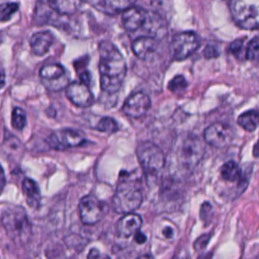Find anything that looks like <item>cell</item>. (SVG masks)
Returning <instances> with one entry per match:
<instances>
[{
	"label": "cell",
	"instance_id": "obj_1",
	"mask_svg": "<svg viewBox=\"0 0 259 259\" xmlns=\"http://www.w3.org/2000/svg\"><path fill=\"white\" fill-rule=\"evenodd\" d=\"M98 51L101 90L109 94L116 93L125 79V59L109 40L100 41Z\"/></svg>",
	"mask_w": 259,
	"mask_h": 259
},
{
	"label": "cell",
	"instance_id": "obj_2",
	"mask_svg": "<svg viewBox=\"0 0 259 259\" xmlns=\"http://www.w3.org/2000/svg\"><path fill=\"white\" fill-rule=\"evenodd\" d=\"M143 201L141 179L134 173H121L115 193L112 197V208L118 213H131L140 207Z\"/></svg>",
	"mask_w": 259,
	"mask_h": 259
},
{
	"label": "cell",
	"instance_id": "obj_3",
	"mask_svg": "<svg viewBox=\"0 0 259 259\" xmlns=\"http://www.w3.org/2000/svg\"><path fill=\"white\" fill-rule=\"evenodd\" d=\"M2 225L8 237L16 243H25L31 234V225L23 207L12 205L1 215Z\"/></svg>",
	"mask_w": 259,
	"mask_h": 259
},
{
	"label": "cell",
	"instance_id": "obj_4",
	"mask_svg": "<svg viewBox=\"0 0 259 259\" xmlns=\"http://www.w3.org/2000/svg\"><path fill=\"white\" fill-rule=\"evenodd\" d=\"M137 157L147 178H155L165 165V155L152 142H142L137 147Z\"/></svg>",
	"mask_w": 259,
	"mask_h": 259
},
{
	"label": "cell",
	"instance_id": "obj_5",
	"mask_svg": "<svg viewBox=\"0 0 259 259\" xmlns=\"http://www.w3.org/2000/svg\"><path fill=\"white\" fill-rule=\"evenodd\" d=\"M231 13L238 26L244 29L259 27V0H232Z\"/></svg>",
	"mask_w": 259,
	"mask_h": 259
},
{
	"label": "cell",
	"instance_id": "obj_6",
	"mask_svg": "<svg viewBox=\"0 0 259 259\" xmlns=\"http://www.w3.org/2000/svg\"><path fill=\"white\" fill-rule=\"evenodd\" d=\"M200 46L197 34L193 31H184L176 34L171 41L170 51L174 60L183 61L190 57Z\"/></svg>",
	"mask_w": 259,
	"mask_h": 259
},
{
	"label": "cell",
	"instance_id": "obj_7",
	"mask_svg": "<svg viewBox=\"0 0 259 259\" xmlns=\"http://www.w3.org/2000/svg\"><path fill=\"white\" fill-rule=\"evenodd\" d=\"M204 147L200 139L196 136H187L181 144L179 159L181 165L186 170H193L203 157Z\"/></svg>",
	"mask_w": 259,
	"mask_h": 259
},
{
	"label": "cell",
	"instance_id": "obj_8",
	"mask_svg": "<svg viewBox=\"0 0 259 259\" xmlns=\"http://www.w3.org/2000/svg\"><path fill=\"white\" fill-rule=\"evenodd\" d=\"M39 76L46 88L51 91H60L67 88L69 78L61 64H47L39 70Z\"/></svg>",
	"mask_w": 259,
	"mask_h": 259
},
{
	"label": "cell",
	"instance_id": "obj_9",
	"mask_svg": "<svg viewBox=\"0 0 259 259\" xmlns=\"http://www.w3.org/2000/svg\"><path fill=\"white\" fill-rule=\"evenodd\" d=\"M48 143L56 150H64L67 148L81 146L85 143V136L78 130L63 128L54 132L50 136Z\"/></svg>",
	"mask_w": 259,
	"mask_h": 259
},
{
	"label": "cell",
	"instance_id": "obj_10",
	"mask_svg": "<svg viewBox=\"0 0 259 259\" xmlns=\"http://www.w3.org/2000/svg\"><path fill=\"white\" fill-rule=\"evenodd\" d=\"M233 137V130L229 125L221 122L208 125L203 132L204 141L214 148H224L228 146L232 142Z\"/></svg>",
	"mask_w": 259,
	"mask_h": 259
},
{
	"label": "cell",
	"instance_id": "obj_11",
	"mask_svg": "<svg viewBox=\"0 0 259 259\" xmlns=\"http://www.w3.org/2000/svg\"><path fill=\"white\" fill-rule=\"evenodd\" d=\"M79 214L83 224L94 225L102 218V204L95 196L91 194L86 195L79 202Z\"/></svg>",
	"mask_w": 259,
	"mask_h": 259
},
{
	"label": "cell",
	"instance_id": "obj_12",
	"mask_svg": "<svg viewBox=\"0 0 259 259\" xmlns=\"http://www.w3.org/2000/svg\"><path fill=\"white\" fill-rule=\"evenodd\" d=\"M150 106L151 99L146 93L135 92L125 99L122 106V110L127 116L139 118L146 114Z\"/></svg>",
	"mask_w": 259,
	"mask_h": 259
},
{
	"label": "cell",
	"instance_id": "obj_13",
	"mask_svg": "<svg viewBox=\"0 0 259 259\" xmlns=\"http://www.w3.org/2000/svg\"><path fill=\"white\" fill-rule=\"evenodd\" d=\"M69 100L79 107H89L93 103V95L88 85L82 82H72L66 88Z\"/></svg>",
	"mask_w": 259,
	"mask_h": 259
},
{
	"label": "cell",
	"instance_id": "obj_14",
	"mask_svg": "<svg viewBox=\"0 0 259 259\" xmlns=\"http://www.w3.org/2000/svg\"><path fill=\"white\" fill-rule=\"evenodd\" d=\"M149 14L150 11H147L141 7L133 6L122 13V25L128 31H138L140 29H144L147 24Z\"/></svg>",
	"mask_w": 259,
	"mask_h": 259
},
{
	"label": "cell",
	"instance_id": "obj_15",
	"mask_svg": "<svg viewBox=\"0 0 259 259\" xmlns=\"http://www.w3.org/2000/svg\"><path fill=\"white\" fill-rule=\"evenodd\" d=\"M95 9L109 15L124 12L134 6L137 0H86Z\"/></svg>",
	"mask_w": 259,
	"mask_h": 259
},
{
	"label": "cell",
	"instance_id": "obj_16",
	"mask_svg": "<svg viewBox=\"0 0 259 259\" xmlns=\"http://www.w3.org/2000/svg\"><path fill=\"white\" fill-rule=\"evenodd\" d=\"M158 48V40L156 37L146 35L136 38L132 44L134 54L141 60L150 59Z\"/></svg>",
	"mask_w": 259,
	"mask_h": 259
},
{
	"label": "cell",
	"instance_id": "obj_17",
	"mask_svg": "<svg viewBox=\"0 0 259 259\" xmlns=\"http://www.w3.org/2000/svg\"><path fill=\"white\" fill-rule=\"evenodd\" d=\"M142 218L134 212L124 214L116 225V232L119 237L128 238L136 235L142 226Z\"/></svg>",
	"mask_w": 259,
	"mask_h": 259
},
{
	"label": "cell",
	"instance_id": "obj_18",
	"mask_svg": "<svg viewBox=\"0 0 259 259\" xmlns=\"http://www.w3.org/2000/svg\"><path fill=\"white\" fill-rule=\"evenodd\" d=\"M53 39L54 35L49 30L38 31L32 34L29 39L31 52L36 56L46 55L53 44Z\"/></svg>",
	"mask_w": 259,
	"mask_h": 259
},
{
	"label": "cell",
	"instance_id": "obj_19",
	"mask_svg": "<svg viewBox=\"0 0 259 259\" xmlns=\"http://www.w3.org/2000/svg\"><path fill=\"white\" fill-rule=\"evenodd\" d=\"M22 192L27 204L32 208H37L40 203V191L37 184L30 178L22 181Z\"/></svg>",
	"mask_w": 259,
	"mask_h": 259
},
{
	"label": "cell",
	"instance_id": "obj_20",
	"mask_svg": "<svg viewBox=\"0 0 259 259\" xmlns=\"http://www.w3.org/2000/svg\"><path fill=\"white\" fill-rule=\"evenodd\" d=\"M82 0H48L52 10L61 15H70L75 13L81 6Z\"/></svg>",
	"mask_w": 259,
	"mask_h": 259
},
{
	"label": "cell",
	"instance_id": "obj_21",
	"mask_svg": "<svg viewBox=\"0 0 259 259\" xmlns=\"http://www.w3.org/2000/svg\"><path fill=\"white\" fill-rule=\"evenodd\" d=\"M222 177L230 182L238 181L239 185L243 184V173L240 166L234 161H228L221 167Z\"/></svg>",
	"mask_w": 259,
	"mask_h": 259
},
{
	"label": "cell",
	"instance_id": "obj_22",
	"mask_svg": "<svg viewBox=\"0 0 259 259\" xmlns=\"http://www.w3.org/2000/svg\"><path fill=\"white\" fill-rule=\"evenodd\" d=\"M237 121L239 125L246 132H254L259 125V110H247L239 115Z\"/></svg>",
	"mask_w": 259,
	"mask_h": 259
},
{
	"label": "cell",
	"instance_id": "obj_23",
	"mask_svg": "<svg viewBox=\"0 0 259 259\" xmlns=\"http://www.w3.org/2000/svg\"><path fill=\"white\" fill-rule=\"evenodd\" d=\"M3 152L6 156L12 157V159L21 158L22 145L18 139L11 137L9 140H6L3 145Z\"/></svg>",
	"mask_w": 259,
	"mask_h": 259
},
{
	"label": "cell",
	"instance_id": "obj_24",
	"mask_svg": "<svg viewBox=\"0 0 259 259\" xmlns=\"http://www.w3.org/2000/svg\"><path fill=\"white\" fill-rule=\"evenodd\" d=\"M94 128L99 132L113 134L118 130V124L112 117L104 116L99 119V121L97 122V124L95 125Z\"/></svg>",
	"mask_w": 259,
	"mask_h": 259
},
{
	"label": "cell",
	"instance_id": "obj_25",
	"mask_svg": "<svg viewBox=\"0 0 259 259\" xmlns=\"http://www.w3.org/2000/svg\"><path fill=\"white\" fill-rule=\"evenodd\" d=\"M11 123L15 130L21 131L26 125V113L20 107H14L11 114Z\"/></svg>",
	"mask_w": 259,
	"mask_h": 259
},
{
	"label": "cell",
	"instance_id": "obj_26",
	"mask_svg": "<svg viewBox=\"0 0 259 259\" xmlns=\"http://www.w3.org/2000/svg\"><path fill=\"white\" fill-rule=\"evenodd\" d=\"M18 3L6 2L0 4V21H8L11 16L18 10Z\"/></svg>",
	"mask_w": 259,
	"mask_h": 259
},
{
	"label": "cell",
	"instance_id": "obj_27",
	"mask_svg": "<svg viewBox=\"0 0 259 259\" xmlns=\"http://www.w3.org/2000/svg\"><path fill=\"white\" fill-rule=\"evenodd\" d=\"M187 88V81L182 75H176L168 83V89L173 93L183 92Z\"/></svg>",
	"mask_w": 259,
	"mask_h": 259
},
{
	"label": "cell",
	"instance_id": "obj_28",
	"mask_svg": "<svg viewBox=\"0 0 259 259\" xmlns=\"http://www.w3.org/2000/svg\"><path fill=\"white\" fill-rule=\"evenodd\" d=\"M245 58L250 61H259V38H253L246 48Z\"/></svg>",
	"mask_w": 259,
	"mask_h": 259
},
{
	"label": "cell",
	"instance_id": "obj_29",
	"mask_svg": "<svg viewBox=\"0 0 259 259\" xmlns=\"http://www.w3.org/2000/svg\"><path fill=\"white\" fill-rule=\"evenodd\" d=\"M244 42H245V40L243 38H238V39L234 40L230 46V50H231L232 54L238 59H242V57H243V52L245 49Z\"/></svg>",
	"mask_w": 259,
	"mask_h": 259
},
{
	"label": "cell",
	"instance_id": "obj_30",
	"mask_svg": "<svg viewBox=\"0 0 259 259\" xmlns=\"http://www.w3.org/2000/svg\"><path fill=\"white\" fill-rule=\"evenodd\" d=\"M211 214H212V207L207 201H205L200 206V212H199L200 219L204 224H207L211 219Z\"/></svg>",
	"mask_w": 259,
	"mask_h": 259
},
{
	"label": "cell",
	"instance_id": "obj_31",
	"mask_svg": "<svg viewBox=\"0 0 259 259\" xmlns=\"http://www.w3.org/2000/svg\"><path fill=\"white\" fill-rule=\"evenodd\" d=\"M209 239H210V235H209V234H204V235L200 236L199 238L196 239V241H195L194 244H193L194 249H195L196 251L203 250V249L206 247V245H207Z\"/></svg>",
	"mask_w": 259,
	"mask_h": 259
},
{
	"label": "cell",
	"instance_id": "obj_32",
	"mask_svg": "<svg viewBox=\"0 0 259 259\" xmlns=\"http://www.w3.org/2000/svg\"><path fill=\"white\" fill-rule=\"evenodd\" d=\"M203 55L206 59H213V58H217L220 55V53L215 49V47L208 45L205 47V49L203 51Z\"/></svg>",
	"mask_w": 259,
	"mask_h": 259
},
{
	"label": "cell",
	"instance_id": "obj_33",
	"mask_svg": "<svg viewBox=\"0 0 259 259\" xmlns=\"http://www.w3.org/2000/svg\"><path fill=\"white\" fill-rule=\"evenodd\" d=\"M162 235L166 239H173L175 237V231L174 228L171 226H166L162 230Z\"/></svg>",
	"mask_w": 259,
	"mask_h": 259
},
{
	"label": "cell",
	"instance_id": "obj_34",
	"mask_svg": "<svg viewBox=\"0 0 259 259\" xmlns=\"http://www.w3.org/2000/svg\"><path fill=\"white\" fill-rule=\"evenodd\" d=\"M79 78H80V82L89 85L91 82V75L87 70H83V72L79 73Z\"/></svg>",
	"mask_w": 259,
	"mask_h": 259
},
{
	"label": "cell",
	"instance_id": "obj_35",
	"mask_svg": "<svg viewBox=\"0 0 259 259\" xmlns=\"http://www.w3.org/2000/svg\"><path fill=\"white\" fill-rule=\"evenodd\" d=\"M172 259H188V253L185 249L177 250Z\"/></svg>",
	"mask_w": 259,
	"mask_h": 259
},
{
	"label": "cell",
	"instance_id": "obj_36",
	"mask_svg": "<svg viewBox=\"0 0 259 259\" xmlns=\"http://www.w3.org/2000/svg\"><path fill=\"white\" fill-rule=\"evenodd\" d=\"M6 183V179H5V174H4V170L2 168V166L0 165V194L2 193L4 186Z\"/></svg>",
	"mask_w": 259,
	"mask_h": 259
},
{
	"label": "cell",
	"instance_id": "obj_37",
	"mask_svg": "<svg viewBox=\"0 0 259 259\" xmlns=\"http://www.w3.org/2000/svg\"><path fill=\"white\" fill-rule=\"evenodd\" d=\"M146 240H147L146 235H145L144 233L140 232V231L135 235V241H136L138 244H143V243L146 242Z\"/></svg>",
	"mask_w": 259,
	"mask_h": 259
},
{
	"label": "cell",
	"instance_id": "obj_38",
	"mask_svg": "<svg viewBox=\"0 0 259 259\" xmlns=\"http://www.w3.org/2000/svg\"><path fill=\"white\" fill-rule=\"evenodd\" d=\"M99 256H100L99 251L94 248V249H91V250H90V252H89L87 258H88V259H96V258H98Z\"/></svg>",
	"mask_w": 259,
	"mask_h": 259
},
{
	"label": "cell",
	"instance_id": "obj_39",
	"mask_svg": "<svg viewBox=\"0 0 259 259\" xmlns=\"http://www.w3.org/2000/svg\"><path fill=\"white\" fill-rule=\"evenodd\" d=\"M253 155H254V157L259 158V139H258L257 143L254 145V148H253Z\"/></svg>",
	"mask_w": 259,
	"mask_h": 259
},
{
	"label": "cell",
	"instance_id": "obj_40",
	"mask_svg": "<svg viewBox=\"0 0 259 259\" xmlns=\"http://www.w3.org/2000/svg\"><path fill=\"white\" fill-rule=\"evenodd\" d=\"M4 84H5V73L2 70H0V90L4 86Z\"/></svg>",
	"mask_w": 259,
	"mask_h": 259
},
{
	"label": "cell",
	"instance_id": "obj_41",
	"mask_svg": "<svg viewBox=\"0 0 259 259\" xmlns=\"http://www.w3.org/2000/svg\"><path fill=\"white\" fill-rule=\"evenodd\" d=\"M198 259H211V254H205V255H202L200 256Z\"/></svg>",
	"mask_w": 259,
	"mask_h": 259
},
{
	"label": "cell",
	"instance_id": "obj_42",
	"mask_svg": "<svg viewBox=\"0 0 259 259\" xmlns=\"http://www.w3.org/2000/svg\"><path fill=\"white\" fill-rule=\"evenodd\" d=\"M138 259H154V257H152L151 255H142Z\"/></svg>",
	"mask_w": 259,
	"mask_h": 259
},
{
	"label": "cell",
	"instance_id": "obj_43",
	"mask_svg": "<svg viewBox=\"0 0 259 259\" xmlns=\"http://www.w3.org/2000/svg\"><path fill=\"white\" fill-rule=\"evenodd\" d=\"M96 259H110V258L108 256H106V255H101L100 254V256L98 258H96Z\"/></svg>",
	"mask_w": 259,
	"mask_h": 259
}]
</instances>
